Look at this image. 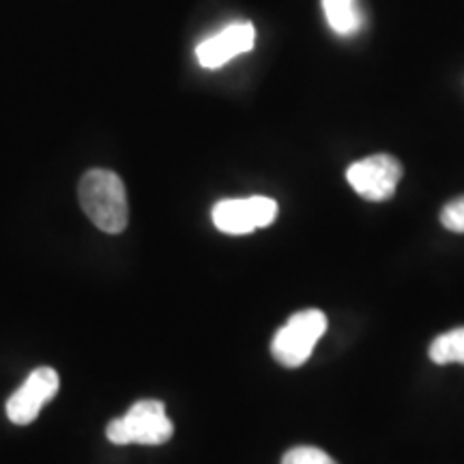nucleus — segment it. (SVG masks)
Returning a JSON list of instances; mask_svg holds the SVG:
<instances>
[{
  "instance_id": "obj_1",
  "label": "nucleus",
  "mask_w": 464,
  "mask_h": 464,
  "mask_svg": "<svg viewBox=\"0 0 464 464\" xmlns=\"http://www.w3.org/2000/svg\"><path fill=\"white\" fill-rule=\"evenodd\" d=\"M78 198L82 211L97 228L108 235H119L130 219L127 191L121 177L112 170H89L78 185Z\"/></svg>"
},
{
  "instance_id": "obj_2",
  "label": "nucleus",
  "mask_w": 464,
  "mask_h": 464,
  "mask_svg": "<svg viewBox=\"0 0 464 464\" xmlns=\"http://www.w3.org/2000/svg\"><path fill=\"white\" fill-rule=\"evenodd\" d=\"M172 432L174 426L160 400H140L106 428V437L114 445H164Z\"/></svg>"
},
{
  "instance_id": "obj_3",
  "label": "nucleus",
  "mask_w": 464,
  "mask_h": 464,
  "mask_svg": "<svg viewBox=\"0 0 464 464\" xmlns=\"http://www.w3.org/2000/svg\"><path fill=\"white\" fill-rule=\"evenodd\" d=\"M327 332V316L321 310H301L288 318L271 342V353L284 368H299L314 353L316 342Z\"/></svg>"
},
{
  "instance_id": "obj_4",
  "label": "nucleus",
  "mask_w": 464,
  "mask_h": 464,
  "mask_svg": "<svg viewBox=\"0 0 464 464\" xmlns=\"http://www.w3.org/2000/svg\"><path fill=\"white\" fill-rule=\"evenodd\" d=\"M402 179V166L392 155L379 153L359 160L346 170V181L365 200L382 202L396 194Z\"/></svg>"
},
{
  "instance_id": "obj_5",
  "label": "nucleus",
  "mask_w": 464,
  "mask_h": 464,
  "mask_svg": "<svg viewBox=\"0 0 464 464\" xmlns=\"http://www.w3.org/2000/svg\"><path fill=\"white\" fill-rule=\"evenodd\" d=\"M211 216L218 230L226 235H249L256 228H265L276 222L277 202L266 196L222 200L213 207Z\"/></svg>"
},
{
  "instance_id": "obj_6",
  "label": "nucleus",
  "mask_w": 464,
  "mask_h": 464,
  "mask_svg": "<svg viewBox=\"0 0 464 464\" xmlns=\"http://www.w3.org/2000/svg\"><path fill=\"white\" fill-rule=\"evenodd\" d=\"M58 374L52 368H37L7 402V417L17 426L37 420L44 404L56 396Z\"/></svg>"
},
{
  "instance_id": "obj_7",
  "label": "nucleus",
  "mask_w": 464,
  "mask_h": 464,
  "mask_svg": "<svg viewBox=\"0 0 464 464\" xmlns=\"http://www.w3.org/2000/svg\"><path fill=\"white\" fill-rule=\"evenodd\" d=\"M254 44H256V28L249 22H241V24H232L222 33L205 39L196 48V56L205 69H218L230 63L235 56L246 54L254 48Z\"/></svg>"
},
{
  "instance_id": "obj_8",
  "label": "nucleus",
  "mask_w": 464,
  "mask_h": 464,
  "mask_svg": "<svg viewBox=\"0 0 464 464\" xmlns=\"http://www.w3.org/2000/svg\"><path fill=\"white\" fill-rule=\"evenodd\" d=\"M323 11L327 24L338 34H353L363 24L362 11L357 9L355 0H323Z\"/></svg>"
},
{
  "instance_id": "obj_9",
  "label": "nucleus",
  "mask_w": 464,
  "mask_h": 464,
  "mask_svg": "<svg viewBox=\"0 0 464 464\" xmlns=\"http://www.w3.org/2000/svg\"><path fill=\"white\" fill-rule=\"evenodd\" d=\"M428 355L437 365L464 363V327L440 334L430 344Z\"/></svg>"
},
{
  "instance_id": "obj_10",
  "label": "nucleus",
  "mask_w": 464,
  "mask_h": 464,
  "mask_svg": "<svg viewBox=\"0 0 464 464\" xmlns=\"http://www.w3.org/2000/svg\"><path fill=\"white\" fill-rule=\"evenodd\" d=\"M282 464H338V462H335L327 451L304 445V448L288 450L282 458Z\"/></svg>"
},
{
  "instance_id": "obj_11",
  "label": "nucleus",
  "mask_w": 464,
  "mask_h": 464,
  "mask_svg": "<svg viewBox=\"0 0 464 464\" xmlns=\"http://www.w3.org/2000/svg\"><path fill=\"white\" fill-rule=\"evenodd\" d=\"M440 224L451 232H464V196L443 207V211H440Z\"/></svg>"
}]
</instances>
